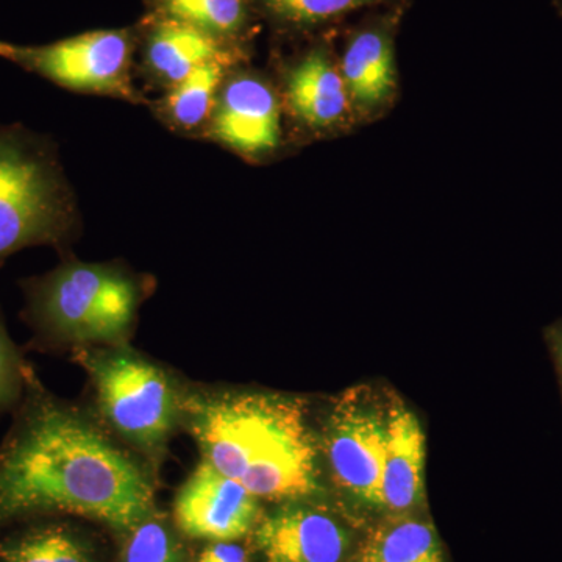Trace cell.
I'll return each mask as SVG.
<instances>
[{
    "mask_svg": "<svg viewBox=\"0 0 562 562\" xmlns=\"http://www.w3.org/2000/svg\"><path fill=\"white\" fill-rule=\"evenodd\" d=\"M339 31L301 41L290 54L272 57L271 76L291 147L341 138L358 128L339 69Z\"/></svg>",
    "mask_w": 562,
    "mask_h": 562,
    "instance_id": "7",
    "label": "cell"
},
{
    "mask_svg": "<svg viewBox=\"0 0 562 562\" xmlns=\"http://www.w3.org/2000/svg\"><path fill=\"white\" fill-rule=\"evenodd\" d=\"M80 228L55 140L21 124L0 125V268L29 247L68 249Z\"/></svg>",
    "mask_w": 562,
    "mask_h": 562,
    "instance_id": "4",
    "label": "cell"
},
{
    "mask_svg": "<svg viewBox=\"0 0 562 562\" xmlns=\"http://www.w3.org/2000/svg\"><path fill=\"white\" fill-rule=\"evenodd\" d=\"M198 562H250L249 552L236 542H210Z\"/></svg>",
    "mask_w": 562,
    "mask_h": 562,
    "instance_id": "22",
    "label": "cell"
},
{
    "mask_svg": "<svg viewBox=\"0 0 562 562\" xmlns=\"http://www.w3.org/2000/svg\"><path fill=\"white\" fill-rule=\"evenodd\" d=\"M150 465L102 422L52 395L31 368L0 442V525L69 514L127 532L157 512Z\"/></svg>",
    "mask_w": 562,
    "mask_h": 562,
    "instance_id": "1",
    "label": "cell"
},
{
    "mask_svg": "<svg viewBox=\"0 0 562 562\" xmlns=\"http://www.w3.org/2000/svg\"><path fill=\"white\" fill-rule=\"evenodd\" d=\"M249 165L276 161L290 146L271 72L250 63L228 70L202 138Z\"/></svg>",
    "mask_w": 562,
    "mask_h": 562,
    "instance_id": "8",
    "label": "cell"
},
{
    "mask_svg": "<svg viewBox=\"0 0 562 562\" xmlns=\"http://www.w3.org/2000/svg\"><path fill=\"white\" fill-rule=\"evenodd\" d=\"M553 2H554V5L558 7V10H560L562 13V0H553Z\"/></svg>",
    "mask_w": 562,
    "mask_h": 562,
    "instance_id": "23",
    "label": "cell"
},
{
    "mask_svg": "<svg viewBox=\"0 0 562 562\" xmlns=\"http://www.w3.org/2000/svg\"><path fill=\"white\" fill-rule=\"evenodd\" d=\"M136 54V24L83 32L38 46L0 40L2 60L63 90L147 106L150 99L135 83Z\"/></svg>",
    "mask_w": 562,
    "mask_h": 562,
    "instance_id": "6",
    "label": "cell"
},
{
    "mask_svg": "<svg viewBox=\"0 0 562 562\" xmlns=\"http://www.w3.org/2000/svg\"><path fill=\"white\" fill-rule=\"evenodd\" d=\"M353 562H447L438 532L412 514H392L376 525L355 554Z\"/></svg>",
    "mask_w": 562,
    "mask_h": 562,
    "instance_id": "18",
    "label": "cell"
},
{
    "mask_svg": "<svg viewBox=\"0 0 562 562\" xmlns=\"http://www.w3.org/2000/svg\"><path fill=\"white\" fill-rule=\"evenodd\" d=\"M146 16L179 22L222 43L254 52L262 22L251 0H144Z\"/></svg>",
    "mask_w": 562,
    "mask_h": 562,
    "instance_id": "16",
    "label": "cell"
},
{
    "mask_svg": "<svg viewBox=\"0 0 562 562\" xmlns=\"http://www.w3.org/2000/svg\"><path fill=\"white\" fill-rule=\"evenodd\" d=\"M124 536L121 562H183L176 536L157 512Z\"/></svg>",
    "mask_w": 562,
    "mask_h": 562,
    "instance_id": "20",
    "label": "cell"
},
{
    "mask_svg": "<svg viewBox=\"0 0 562 562\" xmlns=\"http://www.w3.org/2000/svg\"><path fill=\"white\" fill-rule=\"evenodd\" d=\"M243 63L217 60L206 63L160 98L149 101L154 116L169 131L188 138H202L213 114L217 92L228 70Z\"/></svg>",
    "mask_w": 562,
    "mask_h": 562,
    "instance_id": "17",
    "label": "cell"
},
{
    "mask_svg": "<svg viewBox=\"0 0 562 562\" xmlns=\"http://www.w3.org/2000/svg\"><path fill=\"white\" fill-rule=\"evenodd\" d=\"M561 351H562V344H561Z\"/></svg>",
    "mask_w": 562,
    "mask_h": 562,
    "instance_id": "24",
    "label": "cell"
},
{
    "mask_svg": "<svg viewBox=\"0 0 562 562\" xmlns=\"http://www.w3.org/2000/svg\"><path fill=\"white\" fill-rule=\"evenodd\" d=\"M273 38L301 43L321 33L339 31L351 14L403 7L413 0H251Z\"/></svg>",
    "mask_w": 562,
    "mask_h": 562,
    "instance_id": "15",
    "label": "cell"
},
{
    "mask_svg": "<svg viewBox=\"0 0 562 562\" xmlns=\"http://www.w3.org/2000/svg\"><path fill=\"white\" fill-rule=\"evenodd\" d=\"M408 10L392 7L368 11L339 32V69L358 127L384 120L401 99L397 36Z\"/></svg>",
    "mask_w": 562,
    "mask_h": 562,
    "instance_id": "9",
    "label": "cell"
},
{
    "mask_svg": "<svg viewBox=\"0 0 562 562\" xmlns=\"http://www.w3.org/2000/svg\"><path fill=\"white\" fill-rule=\"evenodd\" d=\"M31 366L10 338L0 312V413L14 412L24 397Z\"/></svg>",
    "mask_w": 562,
    "mask_h": 562,
    "instance_id": "21",
    "label": "cell"
},
{
    "mask_svg": "<svg viewBox=\"0 0 562 562\" xmlns=\"http://www.w3.org/2000/svg\"><path fill=\"white\" fill-rule=\"evenodd\" d=\"M301 501L283 502L255 527L266 562H341L349 532L330 513Z\"/></svg>",
    "mask_w": 562,
    "mask_h": 562,
    "instance_id": "13",
    "label": "cell"
},
{
    "mask_svg": "<svg viewBox=\"0 0 562 562\" xmlns=\"http://www.w3.org/2000/svg\"><path fill=\"white\" fill-rule=\"evenodd\" d=\"M181 425L198 442L203 461L257 498L301 501L319 491L321 443L302 398L183 387Z\"/></svg>",
    "mask_w": 562,
    "mask_h": 562,
    "instance_id": "2",
    "label": "cell"
},
{
    "mask_svg": "<svg viewBox=\"0 0 562 562\" xmlns=\"http://www.w3.org/2000/svg\"><path fill=\"white\" fill-rule=\"evenodd\" d=\"M260 519V498L203 460L173 501L177 528L198 541H239Z\"/></svg>",
    "mask_w": 562,
    "mask_h": 562,
    "instance_id": "11",
    "label": "cell"
},
{
    "mask_svg": "<svg viewBox=\"0 0 562 562\" xmlns=\"http://www.w3.org/2000/svg\"><path fill=\"white\" fill-rule=\"evenodd\" d=\"M74 360L90 375L102 424L144 460L160 464L181 425L183 387L128 344L85 347L74 350Z\"/></svg>",
    "mask_w": 562,
    "mask_h": 562,
    "instance_id": "5",
    "label": "cell"
},
{
    "mask_svg": "<svg viewBox=\"0 0 562 562\" xmlns=\"http://www.w3.org/2000/svg\"><path fill=\"white\" fill-rule=\"evenodd\" d=\"M425 436L420 422L402 402L386 408L379 506L408 514L424 501Z\"/></svg>",
    "mask_w": 562,
    "mask_h": 562,
    "instance_id": "14",
    "label": "cell"
},
{
    "mask_svg": "<svg viewBox=\"0 0 562 562\" xmlns=\"http://www.w3.org/2000/svg\"><path fill=\"white\" fill-rule=\"evenodd\" d=\"M136 72L154 90H171L211 61L250 63L254 52L239 49L179 22L140 18Z\"/></svg>",
    "mask_w": 562,
    "mask_h": 562,
    "instance_id": "12",
    "label": "cell"
},
{
    "mask_svg": "<svg viewBox=\"0 0 562 562\" xmlns=\"http://www.w3.org/2000/svg\"><path fill=\"white\" fill-rule=\"evenodd\" d=\"M0 562H98L79 532L61 524H44L0 541Z\"/></svg>",
    "mask_w": 562,
    "mask_h": 562,
    "instance_id": "19",
    "label": "cell"
},
{
    "mask_svg": "<svg viewBox=\"0 0 562 562\" xmlns=\"http://www.w3.org/2000/svg\"><path fill=\"white\" fill-rule=\"evenodd\" d=\"M151 286L150 279L122 262H83L66 255L52 271L21 281V316L40 349L124 346Z\"/></svg>",
    "mask_w": 562,
    "mask_h": 562,
    "instance_id": "3",
    "label": "cell"
},
{
    "mask_svg": "<svg viewBox=\"0 0 562 562\" xmlns=\"http://www.w3.org/2000/svg\"><path fill=\"white\" fill-rule=\"evenodd\" d=\"M384 441L386 409L368 391L351 390L339 397L319 442L336 486L379 506Z\"/></svg>",
    "mask_w": 562,
    "mask_h": 562,
    "instance_id": "10",
    "label": "cell"
}]
</instances>
